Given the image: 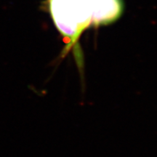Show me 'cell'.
<instances>
[{"label":"cell","instance_id":"1","mask_svg":"<svg viewBox=\"0 0 157 157\" xmlns=\"http://www.w3.org/2000/svg\"><path fill=\"white\" fill-rule=\"evenodd\" d=\"M50 10L55 24L64 36L75 40L82 32L77 23L60 0H50Z\"/></svg>","mask_w":157,"mask_h":157},{"label":"cell","instance_id":"2","mask_svg":"<svg viewBox=\"0 0 157 157\" xmlns=\"http://www.w3.org/2000/svg\"><path fill=\"white\" fill-rule=\"evenodd\" d=\"M92 21L95 25L107 24L120 17L123 6L121 0H92Z\"/></svg>","mask_w":157,"mask_h":157}]
</instances>
